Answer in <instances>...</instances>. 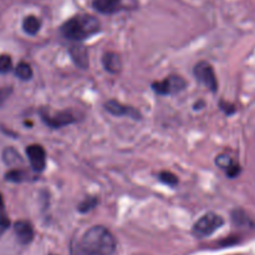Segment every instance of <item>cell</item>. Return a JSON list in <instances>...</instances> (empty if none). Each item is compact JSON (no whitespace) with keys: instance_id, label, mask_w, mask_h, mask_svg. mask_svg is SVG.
I'll use <instances>...</instances> for the list:
<instances>
[{"instance_id":"1","label":"cell","mask_w":255,"mask_h":255,"mask_svg":"<svg viewBox=\"0 0 255 255\" xmlns=\"http://www.w3.org/2000/svg\"><path fill=\"white\" fill-rule=\"evenodd\" d=\"M116 251L114 234L102 226L87 229L84 236L72 246L74 255H112Z\"/></svg>"},{"instance_id":"2","label":"cell","mask_w":255,"mask_h":255,"mask_svg":"<svg viewBox=\"0 0 255 255\" xmlns=\"http://www.w3.org/2000/svg\"><path fill=\"white\" fill-rule=\"evenodd\" d=\"M100 21L92 15H77L64 22L61 34L71 41H82L100 31Z\"/></svg>"},{"instance_id":"3","label":"cell","mask_w":255,"mask_h":255,"mask_svg":"<svg viewBox=\"0 0 255 255\" xmlns=\"http://www.w3.org/2000/svg\"><path fill=\"white\" fill-rule=\"evenodd\" d=\"M224 219L216 213H207L194 223L193 234L198 238H206L223 227Z\"/></svg>"},{"instance_id":"4","label":"cell","mask_w":255,"mask_h":255,"mask_svg":"<svg viewBox=\"0 0 255 255\" xmlns=\"http://www.w3.org/2000/svg\"><path fill=\"white\" fill-rule=\"evenodd\" d=\"M187 87V82L184 81V79H182L181 76H177V75H172V76L166 77L162 81H157L152 84V89L153 91H156L158 95H174L178 94V92L183 91Z\"/></svg>"},{"instance_id":"5","label":"cell","mask_w":255,"mask_h":255,"mask_svg":"<svg viewBox=\"0 0 255 255\" xmlns=\"http://www.w3.org/2000/svg\"><path fill=\"white\" fill-rule=\"evenodd\" d=\"M194 76L198 80L201 84H203L204 86L208 90H211L212 92H216L218 90V82H217L216 74H214V70L208 62L201 61L194 66Z\"/></svg>"},{"instance_id":"6","label":"cell","mask_w":255,"mask_h":255,"mask_svg":"<svg viewBox=\"0 0 255 255\" xmlns=\"http://www.w3.org/2000/svg\"><path fill=\"white\" fill-rule=\"evenodd\" d=\"M41 115V119L45 124L47 125L51 128H61V127L67 126V125H71L74 122H76V116L72 114L71 111H61L57 112L55 115H50L49 112L42 110L40 112Z\"/></svg>"},{"instance_id":"7","label":"cell","mask_w":255,"mask_h":255,"mask_svg":"<svg viewBox=\"0 0 255 255\" xmlns=\"http://www.w3.org/2000/svg\"><path fill=\"white\" fill-rule=\"evenodd\" d=\"M26 154L34 171H44L46 166V152L40 144H30L26 147Z\"/></svg>"},{"instance_id":"8","label":"cell","mask_w":255,"mask_h":255,"mask_svg":"<svg viewBox=\"0 0 255 255\" xmlns=\"http://www.w3.org/2000/svg\"><path fill=\"white\" fill-rule=\"evenodd\" d=\"M105 109L107 112H110L114 116H127L131 117L133 120L141 119V114L133 109L132 106H126V105L121 104V102L116 101V100H110L105 104Z\"/></svg>"},{"instance_id":"9","label":"cell","mask_w":255,"mask_h":255,"mask_svg":"<svg viewBox=\"0 0 255 255\" xmlns=\"http://www.w3.org/2000/svg\"><path fill=\"white\" fill-rule=\"evenodd\" d=\"M94 9L101 14H115L126 9L124 0H94Z\"/></svg>"},{"instance_id":"10","label":"cell","mask_w":255,"mask_h":255,"mask_svg":"<svg viewBox=\"0 0 255 255\" xmlns=\"http://www.w3.org/2000/svg\"><path fill=\"white\" fill-rule=\"evenodd\" d=\"M69 54L75 65H77L80 69L89 67V51H87L85 45L72 44L69 49Z\"/></svg>"},{"instance_id":"11","label":"cell","mask_w":255,"mask_h":255,"mask_svg":"<svg viewBox=\"0 0 255 255\" xmlns=\"http://www.w3.org/2000/svg\"><path fill=\"white\" fill-rule=\"evenodd\" d=\"M216 164L226 171L229 178H236L241 173V166L229 154H219L216 158Z\"/></svg>"},{"instance_id":"12","label":"cell","mask_w":255,"mask_h":255,"mask_svg":"<svg viewBox=\"0 0 255 255\" xmlns=\"http://www.w3.org/2000/svg\"><path fill=\"white\" fill-rule=\"evenodd\" d=\"M14 231L17 241L21 244H29L34 238V229L32 226L26 221H19L14 224Z\"/></svg>"},{"instance_id":"13","label":"cell","mask_w":255,"mask_h":255,"mask_svg":"<svg viewBox=\"0 0 255 255\" xmlns=\"http://www.w3.org/2000/svg\"><path fill=\"white\" fill-rule=\"evenodd\" d=\"M102 65L110 74H119L122 69L121 57L116 52H106L102 56Z\"/></svg>"},{"instance_id":"14","label":"cell","mask_w":255,"mask_h":255,"mask_svg":"<svg viewBox=\"0 0 255 255\" xmlns=\"http://www.w3.org/2000/svg\"><path fill=\"white\" fill-rule=\"evenodd\" d=\"M2 161L7 166H17V164H22V158L20 156L19 152L12 147H6L2 151Z\"/></svg>"},{"instance_id":"15","label":"cell","mask_w":255,"mask_h":255,"mask_svg":"<svg viewBox=\"0 0 255 255\" xmlns=\"http://www.w3.org/2000/svg\"><path fill=\"white\" fill-rule=\"evenodd\" d=\"M40 20L37 19L34 15H30V16H26L22 21V29L26 34L29 35H36L40 30Z\"/></svg>"},{"instance_id":"16","label":"cell","mask_w":255,"mask_h":255,"mask_svg":"<svg viewBox=\"0 0 255 255\" xmlns=\"http://www.w3.org/2000/svg\"><path fill=\"white\" fill-rule=\"evenodd\" d=\"M15 74L21 80H30L32 76V70L27 62H20L15 69Z\"/></svg>"},{"instance_id":"17","label":"cell","mask_w":255,"mask_h":255,"mask_svg":"<svg viewBox=\"0 0 255 255\" xmlns=\"http://www.w3.org/2000/svg\"><path fill=\"white\" fill-rule=\"evenodd\" d=\"M27 173L26 172L21 171V169H12V171L7 172L5 174V179L9 182H14V183H20L22 181H26L27 179Z\"/></svg>"},{"instance_id":"18","label":"cell","mask_w":255,"mask_h":255,"mask_svg":"<svg viewBox=\"0 0 255 255\" xmlns=\"http://www.w3.org/2000/svg\"><path fill=\"white\" fill-rule=\"evenodd\" d=\"M233 222L236 226L238 227H248V226H252V222L251 219L248 218V216H247L246 213H244L243 211H236L233 213Z\"/></svg>"},{"instance_id":"19","label":"cell","mask_w":255,"mask_h":255,"mask_svg":"<svg viewBox=\"0 0 255 255\" xmlns=\"http://www.w3.org/2000/svg\"><path fill=\"white\" fill-rule=\"evenodd\" d=\"M158 179L163 184H167L169 187H174L178 184V178H177L176 174L171 173V172L163 171L158 174Z\"/></svg>"},{"instance_id":"20","label":"cell","mask_w":255,"mask_h":255,"mask_svg":"<svg viewBox=\"0 0 255 255\" xmlns=\"http://www.w3.org/2000/svg\"><path fill=\"white\" fill-rule=\"evenodd\" d=\"M97 203H99V199L89 197V198H86L84 202H81V203L79 204V212H81V213H87V212L92 211V209L97 206Z\"/></svg>"},{"instance_id":"21","label":"cell","mask_w":255,"mask_h":255,"mask_svg":"<svg viewBox=\"0 0 255 255\" xmlns=\"http://www.w3.org/2000/svg\"><path fill=\"white\" fill-rule=\"evenodd\" d=\"M10 222L7 219L6 213H5V208H4V201H2V197L0 194V233L5 231L6 228H9Z\"/></svg>"},{"instance_id":"22","label":"cell","mask_w":255,"mask_h":255,"mask_svg":"<svg viewBox=\"0 0 255 255\" xmlns=\"http://www.w3.org/2000/svg\"><path fill=\"white\" fill-rule=\"evenodd\" d=\"M12 61L9 55H0V74H7L11 71Z\"/></svg>"},{"instance_id":"23","label":"cell","mask_w":255,"mask_h":255,"mask_svg":"<svg viewBox=\"0 0 255 255\" xmlns=\"http://www.w3.org/2000/svg\"><path fill=\"white\" fill-rule=\"evenodd\" d=\"M11 92H12L11 87H2V89H0V106H1L7 99H9Z\"/></svg>"},{"instance_id":"24","label":"cell","mask_w":255,"mask_h":255,"mask_svg":"<svg viewBox=\"0 0 255 255\" xmlns=\"http://www.w3.org/2000/svg\"><path fill=\"white\" fill-rule=\"evenodd\" d=\"M221 109L223 110V111H226L228 115L233 114V112L236 111V110H234V106H232V105H229V104H226V102H223V101L221 102Z\"/></svg>"}]
</instances>
